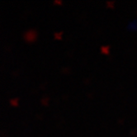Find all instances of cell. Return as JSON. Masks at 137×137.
<instances>
[{"label": "cell", "instance_id": "6da1fadb", "mask_svg": "<svg viewBox=\"0 0 137 137\" xmlns=\"http://www.w3.org/2000/svg\"><path fill=\"white\" fill-rule=\"evenodd\" d=\"M35 36H36V31H35L34 29H29L27 30V31H25L23 34V37L24 39L27 41H32Z\"/></svg>", "mask_w": 137, "mask_h": 137}, {"label": "cell", "instance_id": "7a4b0ae2", "mask_svg": "<svg viewBox=\"0 0 137 137\" xmlns=\"http://www.w3.org/2000/svg\"><path fill=\"white\" fill-rule=\"evenodd\" d=\"M101 51L103 52L104 54H107L108 53V46L107 45H103L101 47Z\"/></svg>", "mask_w": 137, "mask_h": 137}, {"label": "cell", "instance_id": "3957f363", "mask_svg": "<svg viewBox=\"0 0 137 137\" xmlns=\"http://www.w3.org/2000/svg\"><path fill=\"white\" fill-rule=\"evenodd\" d=\"M10 103H11V104L14 105V106H16L17 105V98H12V99H10Z\"/></svg>", "mask_w": 137, "mask_h": 137}, {"label": "cell", "instance_id": "277c9868", "mask_svg": "<svg viewBox=\"0 0 137 137\" xmlns=\"http://www.w3.org/2000/svg\"><path fill=\"white\" fill-rule=\"evenodd\" d=\"M60 33H61V32H55V33H54L55 37H56V38H59V36H60Z\"/></svg>", "mask_w": 137, "mask_h": 137}]
</instances>
